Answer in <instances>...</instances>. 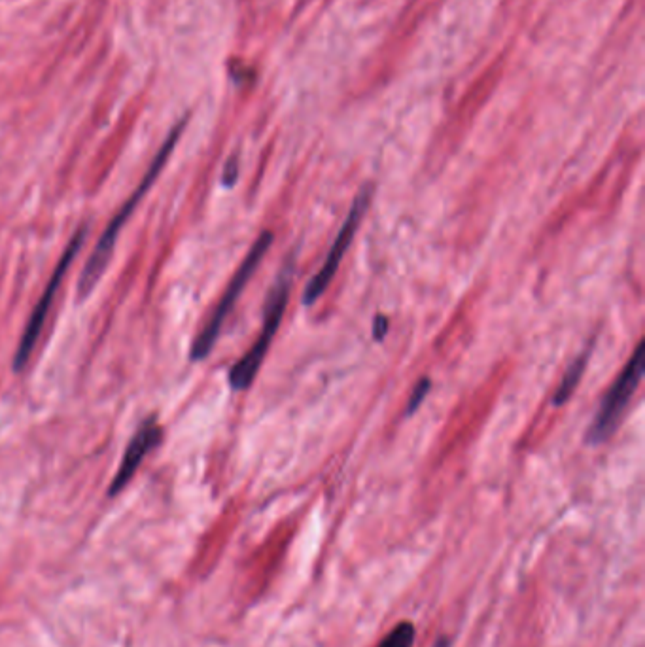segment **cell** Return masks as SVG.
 Segmentation results:
<instances>
[{
    "label": "cell",
    "mask_w": 645,
    "mask_h": 647,
    "mask_svg": "<svg viewBox=\"0 0 645 647\" xmlns=\"http://www.w3.org/2000/svg\"><path fill=\"white\" fill-rule=\"evenodd\" d=\"M184 127H186V120L176 123L173 131L169 133V137L161 144L156 158L150 163L148 171L142 176V180H140L139 186L135 188V192L129 195V199L123 203L122 209L118 210L116 216L108 222V226L103 231L99 243L95 246V250L89 254L88 262H86L82 273H80L78 286H76L80 301L88 299L89 294L97 288L99 280L103 279L106 267H108V263L112 260V254H114V248H116V243H118L120 231L127 224V220L133 216V212L139 207L140 201L144 199V195L150 192V188L154 186V182H156L159 173L163 171V167L167 165V161L171 158V154L175 150L176 142L180 139Z\"/></svg>",
    "instance_id": "cell-1"
},
{
    "label": "cell",
    "mask_w": 645,
    "mask_h": 647,
    "mask_svg": "<svg viewBox=\"0 0 645 647\" xmlns=\"http://www.w3.org/2000/svg\"><path fill=\"white\" fill-rule=\"evenodd\" d=\"M292 277H294V256L288 258V262L282 265L275 284L271 286L265 307H263V324L262 332L258 335L256 343L250 347L245 356L233 364L229 369V386L237 392L250 388L258 371L262 368L263 360L267 356V350L271 347L275 335L279 332L282 316L286 313L288 299H290V286H292Z\"/></svg>",
    "instance_id": "cell-2"
},
{
    "label": "cell",
    "mask_w": 645,
    "mask_h": 647,
    "mask_svg": "<svg viewBox=\"0 0 645 647\" xmlns=\"http://www.w3.org/2000/svg\"><path fill=\"white\" fill-rule=\"evenodd\" d=\"M273 241H275V235L271 231H263L262 235L256 239V243L250 246L245 260L237 269V273L233 275V279L229 280L224 296L218 301L216 309L212 311L209 322L205 324V328L201 332L197 333V337L193 341L192 350H190V360L192 362H203L205 358H209L210 352L218 343V337H220L222 328L226 324L227 316L231 315V311L235 309L241 294L245 292L246 284L250 282V279L254 277V273L258 271L263 256L269 252Z\"/></svg>",
    "instance_id": "cell-3"
},
{
    "label": "cell",
    "mask_w": 645,
    "mask_h": 647,
    "mask_svg": "<svg viewBox=\"0 0 645 647\" xmlns=\"http://www.w3.org/2000/svg\"><path fill=\"white\" fill-rule=\"evenodd\" d=\"M88 224H84L82 228L76 229L72 239L69 241V245L65 246L59 262L55 265L53 269L52 277L48 279V284L44 288V294L42 298L38 299L33 311H31V316L27 320V326L25 330L21 333V339H19L18 349H16V354H14V360H12V369L16 373H21L25 366L29 364L31 356L36 349V343L42 335V330H44V324L48 320V315L52 311L53 301H55V296L63 284V280L67 277L69 273L70 265L74 262V258L78 256V252L82 250V246L86 243L88 239Z\"/></svg>",
    "instance_id": "cell-4"
},
{
    "label": "cell",
    "mask_w": 645,
    "mask_h": 647,
    "mask_svg": "<svg viewBox=\"0 0 645 647\" xmlns=\"http://www.w3.org/2000/svg\"><path fill=\"white\" fill-rule=\"evenodd\" d=\"M644 377V343H640L632 358L628 360L627 366L621 371V375L615 379V383L606 394L604 402L600 405L593 424L585 436L589 445H602L604 441L615 434L619 422L625 417L628 403L636 394L640 381Z\"/></svg>",
    "instance_id": "cell-5"
},
{
    "label": "cell",
    "mask_w": 645,
    "mask_h": 647,
    "mask_svg": "<svg viewBox=\"0 0 645 647\" xmlns=\"http://www.w3.org/2000/svg\"><path fill=\"white\" fill-rule=\"evenodd\" d=\"M371 195H373V186L366 184L360 192L356 193L352 207H350L349 214L343 222V226L339 229L335 241H333L332 248L326 256V262L322 265V269L314 275L313 279L309 280V284L303 290V305L311 307L318 299L324 296V292L328 290V286L332 284L333 277L339 269V263L343 262V256L347 254L350 243L358 231V226L362 224V218L366 216L369 203H371Z\"/></svg>",
    "instance_id": "cell-6"
},
{
    "label": "cell",
    "mask_w": 645,
    "mask_h": 647,
    "mask_svg": "<svg viewBox=\"0 0 645 647\" xmlns=\"http://www.w3.org/2000/svg\"><path fill=\"white\" fill-rule=\"evenodd\" d=\"M161 441H163V428H161L156 415H150L148 419L142 420L137 432H135V436L127 443L122 462H120V468H118V472H116L110 487H108V496L110 498L118 496L131 483V479L135 477L142 460L150 455L152 451H156L157 447L161 445Z\"/></svg>",
    "instance_id": "cell-7"
},
{
    "label": "cell",
    "mask_w": 645,
    "mask_h": 647,
    "mask_svg": "<svg viewBox=\"0 0 645 647\" xmlns=\"http://www.w3.org/2000/svg\"><path fill=\"white\" fill-rule=\"evenodd\" d=\"M594 341H591V345L587 349L583 350L576 360L568 366V371L564 373L560 385H558L557 392L553 396V405L555 407H560L564 403L568 402L572 398V394L576 392L577 385L581 383V377L585 373V368L589 364V358H591V352H593Z\"/></svg>",
    "instance_id": "cell-8"
},
{
    "label": "cell",
    "mask_w": 645,
    "mask_h": 647,
    "mask_svg": "<svg viewBox=\"0 0 645 647\" xmlns=\"http://www.w3.org/2000/svg\"><path fill=\"white\" fill-rule=\"evenodd\" d=\"M415 644V627L413 623H400L383 640L379 647H413Z\"/></svg>",
    "instance_id": "cell-9"
},
{
    "label": "cell",
    "mask_w": 645,
    "mask_h": 647,
    "mask_svg": "<svg viewBox=\"0 0 645 647\" xmlns=\"http://www.w3.org/2000/svg\"><path fill=\"white\" fill-rule=\"evenodd\" d=\"M430 390H432V381H430L428 377L420 379L419 383H417L415 388H413V392H411V396H409V402H407V407H405V415H407V417H411V415L419 409L422 402H424V398L428 396V392H430Z\"/></svg>",
    "instance_id": "cell-10"
},
{
    "label": "cell",
    "mask_w": 645,
    "mask_h": 647,
    "mask_svg": "<svg viewBox=\"0 0 645 647\" xmlns=\"http://www.w3.org/2000/svg\"><path fill=\"white\" fill-rule=\"evenodd\" d=\"M237 178H239V156L235 154L226 161V167L222 173V184L226 188H233L237 184Z\"/></svg>",
    "instance_id": "cell-11"
},
{
    "label": "cell",
    "mask_w": 645,
    "mask_h": 647,
    "mask_svg": "<svg viewBox=\"0 0 645 647\" xmlns=\"http://www.w3.org/2000/svg\"><path fill=\"white\" fill-rule=\"evenodd\" d=\"M388 318L384 315H377L375 316V320H373V330H371V333H373V337L377 339V341H383L384 335L388 333Z\"/></svg>",
    "instance_id": "cell-12"
}]
</instances>
